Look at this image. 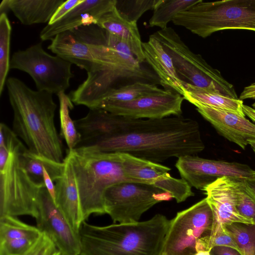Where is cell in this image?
<instances>
[{"mask_svg":"<svg viewBox=\"0 0 255 255\" xmlns=\"http://www.w3.org/2000/svg\"><path fill=\"white\" fill-rule=\"evenodd\" d=\"M159 0H117L116 8L120 15L129 21L137 22L142 14L153 10Z\"/></svg>","mask_w":255,"mask_h":255,"instance_id":"cell-32","label":"cell"},{"mask_svg":"<svg viewBox=\"0 0 255 255\" xmlns=\"http://www.w3.org/2000/svg\"><path fill=\"white\" fill-rule=\"evenodd\" d=\"M117 0H84L62 18L47 24L41 31L42 41L52 40L57 34L81 26L97 24L105 14L116 7Z\"/></svg>","mask_w":255,"mask_h":255,"instance_id":"cell-16","label":"cell"},{"mask_svg":"<svg viewBox=\"0 0 255 255\" xmlns=\"http://www.w3.org/2000/svg\"><path fill=\"white\" fill-rule=\"evenodd\" d=\"M42 232L16 217H0V255H25L38 241Z\"/></svg>","mask_w":255,"mask_h":255,"instance_id":"cell-18","label":"cell"},{"mask_svg":"<svg viewBox=\"0 0 255 255\" xmlns=\"http://www.w3.org/2000/svg\"><path fill=\"white\" fill-rule=\"evenodd\" d=\"M201 0H159L149 20V26L164 29L180 12L187 9Z\"/></svg>","mask_w":255,"mask_h":255,"instance_id":"cell-27","label":"cell"},{"mask_svg":"<svg viewBox=\"0 0 255 255\" xmlns=\"http://www.w3.org/2000/svg\"><path fill=\"white\" fill-rule=\"evenodd\" d=\"M237 208L241 215L255 224V198L247 190L241 178L238 180Z\"/></svg>","mask_w":255,"mask_h":255,"instance_id":"cell-33","label":"cell"},{"mask_svg":"<svg viewBox=\"0 0 255 255\" xmlns=\"http://www.w3.org/2000/svg\"><path fill=\"white\" fill-rule=\"evenodd\" d=\"M210 255H242L240 252L233 248L216 246L210 251Z\"/></svg>","mask_w":255,"mask_h":255,"instance_id":"cell-37","label":"cell"},{"mask_svg":"<svg viewBox=\"0 0 255 255\" xmlns=\"http://www.w3.org/2000/svg\"><path fill=\"white\" fill-rule=\"evenodd\" d=\"M84 220L91 214H106L104 195L110 187L130 181L122 165V153L68 149Z\"/></svg>","mask_w":255,"mask_h":255,"instance_id":"cell-5","label":"cell"},{"mask_svg":"<svg viewBox=\"0 0 255 255\" xmlns=\"http://www.w3.org/2000/svg\"><path fill=\"white\" fill-rule=\"evenodd\" d=\"M64 0H2L0 12L11 10L24 25L49 22Z\"/></svg>","mask_w":255,"mask_h":255,"instance_id":"cell-22","label":"cell"},{"mask_svg":"<svg viewBox=\"0 0 255 255\" xmlns=\"http://www.w3.org/2000/svg\"><path fill=\"white\" fill-rule=\"evenodd\" d=\"M152 35L159 41L170 57L176 73L184 84L239 99L234 86L201 55L193 52L172 28L160 29Z\"/></svg>","mask_w":255,"mask_h":255,"instance_id":"cell-8","label":"cell"},{"mask_svg":"<svg viewBox=\"0 0 255 255\" xmlns=\"http://www.w3.org/2000/svg\"><path fill=\"white\" fill-rule=\"evenodd\" d=\"M3 144L9 151L6 162L0 165V217L38 214L37 198L44 185L33 181L19 158L25 146L10 128L3 132Z\"/></svg>","mask_w":255,"mask_h":255,"instance_id":"cell-6","label":"cell"},{"mask_svg":"<svg viewBox=\"0 0 255 255\" xmlns=\"http://www.w3.org/2000/svg\"><path fill=\"white\" fill-rule=\"evenodd\" d=\"M204 148L197 122L181 116L158 119L125 117L114 133L76 148L127 153L156 163L174 157L196 155Z\"/></svg>","mask_w":255,"mask_h":255,"instance_id":"cell-1","label":"cell"},{"mask_svg":"<svg viewBox=\"0 0 255 255\" xmlns=\"http://www.w3.org/2000/svg\"><path fill=\"white\" fill-rule=\"evenodd\" d=\"M213 223L206 198L178 212L170 220L161 255H195L198 241L209 234Z\"/></svg>","mask_w":255,"mask_h":255,"instance_id":"cell-10","label":"cell"},{"mask_svg":"<svg viewBox=\"0 0 255 255\" xmlns=\"http://www.w3.org/2000/svg\"><path fill=\"white\" fill-rule=\"evenodd\" d=\"M195 255H210L209 251H200L197 252Z\"/></svg>","mask_w":255,"mask_h":255,"instance_id":"cell-43","label":"cell"},{"mask_svg":"<svg viewBox=\"0 0 255 255\" xmlns=\"http://www.w3.org/2000/svg\"><path fill=\"white\" fill-rule=\"evenodd\" d=\"M199 113L222 136L245 149L249 139H255V124L236 113L198 106Z\"/></svg>","mask_w":255,"mask_h":255,"instance_id":"cell-17","label":"cell"},{"mask_svg":"<svg viewBox=\"0 0 255 255\" xmlns=\"http://www.w3.org/2000/svg\"><path fill=\"white\" fill-rule=\"evenodd\" d=\"M97 24L124 41L140 63L145 61L137 22L129 21L122 17L115 7L112 11L103 15Z\"/></svg>","mask_w":255,"mask_h":255,"instance_id":"cell-23","label":"cell"},{"mask_svg":"<svg viewBox=\"0 0 255 255\" xmlns=\"http://www.w3.org/2000/svg\"><path fill=\"white\" fill-rule=\"evenodd\" d=\"M84 0H67L62 3L56 10L50 21L48 24H52L67 14L72 9L80 3H82Z\"/></svg>","mask_w":255,"mask_h":255,"instance_id":"cell-36","label":"cell"},{"mask_svg":"<svg viewBox=\"0 0 255 255\" xmlns=\"http://www.w3.org/2000/svg\"><path fill=\"white\" fill-rule=\"evenodd\" d=\"M239 99L242 101L246 99L255 100V83L244 88L240 94ZM252 107L255 109V102L253 104Z\"/></svg>","mask_w":255,"mask_h":255,"instance_id":"cell-38","label":"cell"},{"mask_svg":"<svg viewBox=\"0 0 255 255\" xmlns=\"http://www.w3.org/2000/svg\"><path fill=\"white\" fill-rule=\"evenodd\" d=\"M25 255H64L44 233Z\"/></svg>","mask_w":255,"mask_h":255,"instance_id":"cell-34","label":"cell"},{"mask_svg":"<svg viewBox=\"0 0 255 255\" xmlns=\"http://www.w3.org/2000/svg\"><path fill=\"white\" fill-rule=\"evenodd\" d=\"M43 181L44 184L46 188L49 192L50 196H51L54 203L55 201V185L54 184V182L50 177L49 174L46 171V169H44L43 173Z\"/></svg>","mask_w":255,"mask_h":255,"instance_id":"cell-39","label":"cell"},{"mask_svg":"<svg viewBox=\"0 0 255 255\" xmlns=\"http://www.w3.org/2000/svg\"><path fill=\"white\" fill-rule=\"evenodd\" d=\"M48 49L87 72L97 63L89 45L79 39L71 30L57 34Z\"/></svg>","mask_w":255,"mask_h":255,"instance_id":"cell-21","label":"cell"},{"mask_svg":"<svg viewBox=\"0 0 255 255\" xmlns=\"http://www.w3.org/2000/svg\"><path fill=\"white\" fill-rule=\"evenodd\" d=\"M224 228L242 255H255V224L235 222L225 225Z\"/></svg>","mask_w":255,"mask_h":255,"instance_id":"cell-30","label":"cell"},{"mask_svg":"<svg viewBox=\"0 0 255 255\" xmlns=\"http://www.w3.org/2000/svg\"><path fill=\"white\" fill-rule=\"evenodd\" d=\"M249 144L251 145L253 150L255 153V139H249L248 140Z\"/></svg>","mask_w":255,"mask_h":255,"instance_id":"cell-42","label":"cell"},{"mask_svg":"<svg viewBox=\"0 0 255 255\" xmlns=\"http://www.w3.org/2000/svg\"><path fill=\"white\" fill-rule=\"evenodd\" d=\"M65 157L63 174L56 181L55 203L72 228L79 233L85 220L73 168L67 156Z\"/></svg>","mask_w":255,"mask_h":255,"instance_id":"cell-19","label":"cell"},{"mask_svg":"<svg viewBox=\"0 0 255 255\" xmlns=\"http://www.w3.org/2000/svg\"><path fill=\"white\" fill-rule=\"evenodd\" d=\"M11 26L6 13L0 15V95L4 89L10 69L9 49Z\"/></svg>","mask_w":255,"mask_h":255,"instance_id":"cell-31","label":"cell"},{"mask_svg":"<svg viewBox=\"0 0 255 255\" xmlns=\"http://www.w3.org/2000/svg\"><path fill=\"white\" fill-rule=\"evenodd\" d=\"M57 96L60 104V136L64 138L68 149H73L81 139L74 121L72 120L70 116V111L74 108L73 103L65 92L59 93Z\"/></svg>","mask_w":255,"mask_h":255,"instance_id":"cell-28","label":"cell"},{"mask_svg":"<svg viewBox=\"0 0 255 255\" xmlns=\"http://www.w3.org/2000/svg\"><path fill=\"white\" fill-rule=\"evenodd\" d=\"M172 22L204 38L224 30L255 32V0H201L177 14Z\"/></svg>","mask_w":255,"mask_h":255,"instance_id":"cell-7","label":"cell"},{"mask_svg":"<svg viewBox=\"0 0 255 255\" xmlns=\"http://www.w3.org/2000/svg\"><path fill=\"white\" fill-rule=\"evenodd\" d=\"M184 100L180 94L164 89L130 101H102L98 108L130 119H158L181 116Z\"/></svg>","mask_w":255,"mask_h":255,"instance_id":"cell-12","label":"cell"},{"mask_svg":"<svg viewBox=\"0 0 255 255\" xmlns=\"http://www.w3.org/2000/svg\"><path fill=\"white\" fill-rule=\"evenodd\" d=\"M121 153L125 174L131 182L151 184L158 188L160 183L170 175V168L166 166Z\"/></svg>","mask_w":255,"mask_h":255,"instance_id":"cell-24","label":"cell"},{"mask_svg":"<svg viewBox=\"0 0 255 255\" xmlns=\"http://www.w3.org/2000/svg\"><path fill=\"white\" fill-rule=\"evenodd\" d=\"M171 195L151 184L125 181L107 189L104 195L106 214L115 222L139 221L142 215Z\"/></svg>","mask_w":255,"mask_h":255,"instance_id":"cell-11","label":"cell"},{"mask_svg":"<svg viewBox=\"0 0 255 255\" xmlns=\"http://www.w3.org/2000/svg\"><path fill=\"white\" fill-rule=\"evenodd\" d=\"M243 110L245 115L255 123V109L249 106L243 105Z\"/></svg>","mask_w":255,"mask_h":255,"instance_id":"cell-41","label":"cell"},{"mask_svg":"<svg viewBox=\"0 0 255 255\" xmlns=\"http://www.w3.org/2000/svg\"><path fill=\"white\" fill-rule=\"evenodd\" d=\"M20 162L32 180L39 184L44 185L43 173L45 168L53 182L62 176L64 163H58L31 152L26 146L20 151Z\"/></svg>","mask_w":255,"mask_h":255,"instance_id":"cell-26","label":"cell"},{"mask_svg":"<svg viewBox=\"0 0 255 255\" xmlns=\"http://www.w3.org/2000/svg\"><path fill=\"white\" fill-rule=\"evenodd\" d=\"M142 47L145 61L157 74L160 84L165 90L183 95L184 84L179 78L170 57L161 43L152 34Z\"/></svg>","mask_w":255,"mask_h":255,"instance_id":"cell-20","label":"cell"},{"mask_svg":"<svg viewBox=\"0 0 255 255\" xmlns=\"http://www.w3.org/2000/svg\"><path fill=\"white\" fill-rule=\"evenodd\" d=\"M37 227L45 234L64 255H80L79 233L71 226L56 205L45 186L37 198Z\"/></svg>","mask_w":255,"mask_h":255,"instance_id":"cell-14","label":"cell"},{"mask_svg":"<svg viewBox=\"0 0 255 255\" xmlns=\"http://www.w3.org/2000/svg\"><path fill=\"white\" fill-rule=\"evenodd\" d=\"M206 236H204L203 238L206 243L208 251L210 252L214 247L225 246L233 248L240 252L236 243L225 230L210 239H208Z\"/></svg>","mask_w":255,"mask_h":255,"instance_id":"cell-35","label":"cell"},{"mask_svg":"<svg viewBox=\"0 0 255 255\" xmlns=\"http://www.w3.org/2000/svg\"><path fill=\"white\" fill-rule=\"evenodd\" d=\"M243 180L247 190L255 198V176Z\"/></svg>","mask_w":255,"mask_h":255,"instance_id":"cell-40","label":"cell"},{"mask_svg":"<svg viewBox=\"0 0 255 255\" xmlns=\"http://www.w3.org/2000/svg\"><path fill=\"white\" fill-rule=\"evenodd\" d=\"M5 85L13 113L14 133L31 152L63 163L65 157L54 123L57 105L53 94L33 90L13 77L8 78Z\"/></svg>","mask_w":255,"mask_h":255,"instance_id":"cell-2","label":"cell"},{"mask_svg":"<svg viewBox=\"0 0 255 255\" xmlns=\"http://www.w3.org/2000/svg\"><path fill=\"white\" fill-rule=\"evenodd\" d=\"M175 166L182 178L191 187L202 191L218 178L243 179L255 176V170L247 164L205 159L193 155L179 157Z\"/></svg>","mask_w":255,"mask_h":255,"instance_id":"cell-13","label":"cell"},{"mask_svg":"<svg viewBox=\"0 0 255 255\" xmlns=\"http://www.w3.org/2000/svg\"><path fill=\"white\" fill-rule=\"evenodd\" d=\"M107 42L109 49L103 61L96 63L87 72L86 80L69 94L76 105L98 108L105 96L122 86L124 80L143 81L148 76L124 41L110 34Z\"/></svg>","mask_w":255,"mask_h":255,"instance_id":"cell-4","label":"cell"},{"mask_svg":"<svg viewBox=\"0 0 255 255\" xmlns=\"http://www.w3.org/2000/svg\"><path fill=\"white\" fill-rule=\"evenodd\" d=\"M184 99L196 107L203 106L230 111L245 117L243 101L222 95L213 91L184 84Z\"/></svg>","mask_w":255,"mask_h":255,"instance_id":"cell-25","label":"cell"},{"mask_svg":"<svg viewBox=\"0 0 255 255\" xmlns=\"http://www.w3.org/2000/svg\"><path fill=\"white\" fill-rule=\"evenodd\" d=\"M239 179L227 176L218 178L204 189L213 214L209 239L223 231L225 225L235 222L253 224L241 215L237 208Z\"/></svg>","mask_w":255,"mask_h":255,"instance_id":"cell-15","label":"cell"},{"mask_svg":"<svg viewBox=\"0 0 255 255\" xmlns=\"http://www.w3.org/2000/svg\"><path fill=\"white\" fill-rule=\"evenodd\" d=\"M170 220L160 214L144 221L98 226L84 221L80 255H161Z\"/></svg>","mask_w":255,"mask_h":255,"instance_id":"cell-3","label":"cell"},{"mask_svg":"<svg viewBox=\"0 0 255 255\" xmlns=\"http://www.w3.org/2000/svg\"><path fill=\"white\" fill-rule=\"evenodd\" d=\"M163 90L153 83L136 81L112 90L102 101H130L149 94L161 92Z\"/></svg>","mask_w":255,"mask_h":255,"instance_id":"cell-29","label":"cell"},{"mask_svg":"<svg viewBox=\"0 0 255 255\" xmlns=\"http://www.w3.org/2000/svg\"><path fill=\"white\" fill-rule=\"evenodd\" d=\"M72 64L43 48L42 43L34 44L24 50L15 52L10 59V69L26 72L33 79L37 90L57 95L70 86L74 75Z\"/></svg>","mask_w":255,"mask_h":255,"instance_id":"cell-9","label":"cell"}]
</instances>
